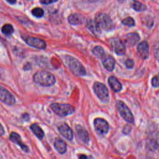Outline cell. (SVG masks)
Returning a JSON list of instances; mask_svg holds the SVG:
<instances>
[{"instance_id":"1","label":"cell","mask_w":159,"mask_h":159,"mask_svg":"<svg viewBox=\"0 0 159 159\" xmlns=\"http://www.w3.org/2000/svg\"><path fill=\"white\" fill-rule=\"evenodd\" d=\"M63 60L67 67L74 75L78 76L86 75V70L78 60L72 56L67 55L63 57Z\"/></svg>"},{"instance_id":"2","label":"cell","mask_w":159,"mask_h":159,"mask_svg":"<svg viewBox=\"0 0 159 159\" xmlns=\"http://www.w3.org/2000/svg\"><path fill=\"white\" fill-rule=\"evenodd\" d=\"M34 81L43 86H50L55 84V78L53 74L45 71H39L34 75Z\"/></svg>"},{"instance_id":"3","label":"cell","mask_w":159,"mask_h":159,"mask_svg":"<svg viewBox=\"0 0 159 159\" xmlns=\"http://www.w3.org/2000/svg\"><path fill=\"white\" fill-rule=\"evenodd\" d=\"M95 21L97 22L101 29L106 31L112 30L114 28L113 22L111 17L106 14L100 12L96 15Z\"/></svg>"},{"instance_id":"4","label":"cell","mask_w":159,"mask_h":159,"mask_svg":"<svg viewBox=\"0 0 159 159\" xmlns=\"http://www.w3.org/2000/svg\"><path fill=\"white\" fill-rule=\"evenodd\" d=\"M50 107L56 114L61 117L70 115L75 111V107L69 104L54 102L50 105Z\"/></svg>"},{"instance_id":"5","label":"cell","mask_w":159,"mask_h":159,"mask_svg":"<svg viewBox=\"0 0 159 159\" xmlns=\"http://www.w3.org/2000/svg\"><path fill=\"white\" fill-rule=\"evenodd\" d=\"M93 89L98 98L102 102L106 103L109 101V91L105 84L100 82H95L93 85Z\"/></svg>"},{"instance_id":"6","label":"cell","mask_w":159,"mask_h":159,"mask_svg":"<svg viewBox=\"0 0 159 159\" xmlns=\"http://www.w3.org/2000/svg\"><path fill=\"white\" fill-rule=\"evenodd\" d=\"M117 107L120 115L129 123H134V117L129 108L121 101H117Z\"/></svg>"},{"instance_id":"7","label":"cell","mask_w":159,"mask_h":159,"mask_svg":"<svg viewBox=\"0 0 159 159\" xmlns=\"http://www.w3.org/2000/svg\"><path fill=\"white\" fill-rule=\"evenodd\" d=\"M24 40L29 45L38 49H45L47 47L46 43L42 39L32 37V36H23Z\"/></svg>"},{"instance_id":"8","label":"cell","mask_w":159,"mask_h":159,"mask_svg":"<svg viewBox=\"0 0 159 159\" xmlns=\"http://www.w3.org/2000/svg\"><path fill=\"white\" fill-rule=\"evenodd\" d=\"M94 126L96 131L101 135L107 134L109 129V125L107 122L104 119L100 117H98L94 119Z\"/></svg>"},{"instance_id":"9","label":"cell","mask_w":159,"mask_h":159,"mask_svg":"<svg viewBox=\"0 0 159 159\" xmlns=\"http://www.w3.org/2000/svg\"><path fill=\"white\" fill-rule=\"evenodd\" d=\"M111 47L114 52L119 55H123L125 53V45L123 41L119 38H112L110 40Z\"/></svg>"},{"instance_id":"10","label":"cell","mask_w":159,"mask_h":159,"mask_svg":"<svg viewBox=\"0 0 159 159\" xmlns=\"http://www.w3.org/2000/svg\"><path fill=\"white\" fill-rule=\"evenodd\" d=\"M0 101L6 104L12 105L15 103L14 96L6 88L0 86Z\"/></svg>"},{"instance_id":"11","label":"cell","mask_w":159,"mask_h":159,"mask_svg":"<svg viewBox=\"0 0 159 159\" xmlns=\"http://www.w3.org/2000/svg\"><path fill=\"white\" fill-rule=\"evenodd\" d=\"M75 130L76 135L81 141L86 143L89 141V135L84 127L80 125H78L75 127Z\"/></svg>"},{"instance_id":"12","label":"cell","mask_w":159,"mask_h":159,"mask_svg":"<svg viewBox=\"0 0 159 159\" xmlns=\"http://www.w3.org/2000/svg\"><path fill=\"white\" fill-rule=\"evenodd\" d=\"M58 129L60 132V133L66 139L69 140H71L73 137V133L70 128V127L66 123H63L60 124Z\"/></svg>"},{"instance_id":"13","label":"cell","mask_w":159,"mask_h":159,"mask_svg":"<svg viewBox=\"0 0 159 159\" xmlns=\"http://www.w3.org/2000/svg\"><path fill=\"white\" fill-rule=\"evenodd\" d=\"M102 63L104 67L109 71H112L115 67L116 61L114 58L111 55H104L102 58Z\"/></svg>"},{"instance_id":"14","label":"cell","mask_w":159,"mask_h":159,"mask_svg":"<svg viewBox=\"0 0 159 159\" xmlns=\"http://www.w3.org/2000/svg\"><path fill=\"white\" fill-rule=\"evenodd\" d=\"M9 139L11 142L17 144L22 148V150H23L24 152H27L29 151L28 147L26 145H25L24 143H23V142H22L20 136L17 133L12 132L9 135Z\"/></svg>"},{"instance_id":"15","label":"cell","mask_w":159,"mask_h":159,"mask_svg":"<svg viewBox=\"0 0 159 159\" xmlns=\"http://www.w3.org/2000/svg\"><path fill=\"white\" fill-rule=\"evenodd\" d=\"M137 51L142 58L146 59L149 55V46L147 41H142L137 46Z\"/></svg>"},{"instance_id":"16","label":"cell","mask_w":159,"mask_h":159,"mask_svg":"<svg viewBox=\"0 0 159 159\" xmlns=\"http://www.w3.org/2000/svg\"><path fill=\"white\" fill-rule=\"evenodd\" d=\"M140 39V36L137 33L132 32L127 34L124 37V42L127 45L133 46L139 42Z\"/></svg>"},{"instance_id":"17","label":"cell","mask_w":159,"mask_h":159,"mask_svg":"<svg viewBox=\"0 0 159 159\" xmlns=\"http://www.w3.org/2000/svg\"><path fill=\"white\" fill-rule=\"evenodd\" d=\"M87 28L94 35H99L101 34V28L95 21V20L88 19L86 23Z\"/></svg>"},{"instance_id":"18","label":"cell","mask_w":159,"mask_h":159,"mask_svg":"<svg viewBox=\"0 0 159 159\" xmlns=\"http://www.w3.org/2000/svg\"><path fill=\"white\" fill-rule=\"evenodd\" d=\"M108 83L111 88L115 92H119L122 89L121 83L114 76H111L108 78Z\"/></svg>"},{"instance_id":"19","label":"cell","mask_w":159,"mask_h":159,"mask_svg":"<svg viewBox=\"0 0 159 159\" xmlns=\"http://www.w3.org/2000/svg\"><path fill=\"white\" fill-rule=\"evenodd\" d=\"M54 147L55 150L60 153H65L66 151V144L61 139L57 138L54 142Z\"/></svg>"},{"instance_id":"20","label":"cell","mask_w":159,"mask_h":159,"mask_svg":"<svg viewBox=\"0 0 159 159\" xmlns=\"http://www.w3.org/2000/svg\"><path fill=\"white\" fill-rule=\"evenodd\" d=\"M83 17L76 13L72 14L68 17V22L71 25H78L83 22Z\"/></svg>"},{"instance_id":"21","label":"cell","mask_w":159,"mask_h":159,"mask_svg":"<svg viewBox=\"0 0 159 159\" xmlns=\"http://www.w3.org/2000/svg\"><path fill=\"white\" fill-rule=\"evenodd\" d=\"M30 129L34 135L39 139H42L44 136V133L40 127L37 124H33L30 125Z\"/></svg>"},{"instance_id":"22","label":"cell","mask_w":159,"mask_h":159,"mask_svg":"<svg viewBox=\"0 0 159 159\" xmlns=\"http://www.w3.org/2000/svg\"><path fill=\"white\" fill-rule=\"evenodd\" d=\"M132 7L136 11H144L147 9V6L140 1L134 0L131 4Z\"/></svg>"},{"instance_id":"23","label":"cell","mask_w":159,"mask_h":159,"mask_svg":"<svg viewBox=\"0 0 159 159\" xmlns=\"http://www.w3.org/2000/svg\"><path fill=\"white\" fill-rule=\"evenodd\" d=\"M92 53L94 55L98 58H102L105 55V52L103 48L101 46H96L92 50Z\"/></svg>"},{"instance_id":"24","label":"cell","mask_w":159,"mask_h":159,"mask_svg":"<svg viewBox=\"0 0 159 159\" xmlns=\"http://www.w3.org/2000/svg\"><path fill=\"white\" fill-rule=\"evenodd\" d=\"M1 31L6 35H10L14 32V28L12 25L9 24H7L2 26L1 29Z\"/></svg>"},{"instance_id":"25","label":"cell","mask_w":159,"mask_h":159,"mask_svg":"<svg viewBox=\"0 0 159 159\" xmlns=\"http://www.w3.org/2000/svg\"><path fill=\"white\" fill-rule=\"evenodd\" d=\"M122 24L128 27H133L135 25V20L132 17H127L122 20Z\"/></svg>"},{"instance_id":"26","label":"cell","mask_w":159,"mask_h":159,"mask_svg":"<svg viewBox=\"0 0 159 159\" xmlns=\"http://www.w3.org/2000/svg\"><path fill=\"white\" fill-rule=\"evenodd\" d=\"M32 14L36 17H42L43 16L44 11L40 7H35L32 10Z\"/></svg>"},{"instance_id":"27","label":"cell","mask_w":159,"mask_h":159,"mask_svg":"<svg viewBox=\"0 0 159 159\" xmlns=\"http://www.w3.org/2000/svg\"><path fill=\"white\" fill-rule=\"evenodd\" d=\"M152 85L153 87H158L159 86V74L154 76L152 79Z\"/></svg>"},{"instance_id":"28","label":"cell","mask_w":159,"mask_h":159,"mask_svg":"<svg viewBox=\"0 0 159 159\" xmlns=\"http://www.w3.org/2000/svg\"><path fill=\"white\" fill-rule=\"evenodd\" d=\"M125 65L127 68H132L134 66V61L132 59H127L125 61Z\"/></svg>"},{"instance_id":"29","label":"cell","mask_w":159,"mask_h":159,"mask_svg":"<svg viewBox=\"0 0 159 159\" xmlns=\"http://www.w3.org/2000/svg\"><path fill=\"white\" fill-rule=\"evenodd\" d=\"M153 52L156 59L159 61V45H155L153 47Z\"/></svg>"},{"instance_id":"30","label":"cell","mask_w":159,"mask_h":159,"mask_svg":"<svg viewBox=\"0 0 159 159\" xmlns=\"http://www.w3.org/2000/svg\"><path fill=\"white\" fill-rule=\"evenodd\" d=\"M130 131H131V126H130L129 125H125V127H124L123 132L125 134H129Z\"/></svg>"},{"instance_id":"31","label":"cell","mask_w":159,"mask_h":159,"mask_svg":"<svg viewBox=\"0 0 159 159\" xmlns=\"http://www.w3.org/2000/svg\"><path fill=\"white\" fill-rule=\"evenodd\" d=\"M58 0H40V2L43 4H49L57 1Z\"/></svg>"},{"instance_id":"32","label":"cell","mask_w":159,"mask_h":159,"mask_svg":"<svg viewBox=\"0 0 159 159\" xmlns=\"http://www.w3.org/2000/svg\"><path fill=\"white\" fill-rule=\"evenodd\" d=\"M4 134V130L2 125L0 123V135H2Z\"/></svg>"},{"instance_id":"33","label":"cell","mask_w":159,"mask_h":159,"mask_svg":"<svg viewBox=\"0 0 159 159\" xmlns=\"http://www.w3.org/2000/svg\"><path fill=\"white\" fill-rule=\"evenodd\" d=\"M22 118L25 120H29V114H24L23 116H22Z\"/></svg>"},{"instance_id":"34","label":"cell","mask_w":159,"mask_h":159,"mask_svg":"<svg viewBox=\"0 0 159 159\" xmlns=\"http://www.w3.org/2000/svg\"><path fill=\"white\" fill-rule=\"evenodd\" d=\"M88 157L86 155H84V154H82V155H80L79 156V159H87Z\"/></svg>"},{"instance_id":"35","label":"cell","mask_w":159,"mask_h":159,"mask_svg":"<svg viewBox=\"0 0 159 159\" xmlns=\"http://www.w3.org/2000/svg\"><path fill=\"white\" fill-rule=\"evenodd\" d=\"M9 4H14L16 3V0H6Z\"/></svg>"},{"instance_id":"36","label":"cell","mask_w":159,"mask_h":159,"mask_svg":"<svg viewBox=\"0 0 159 159\" xmlns=\"http://www.w3.org/2000/svg\"><path fill=\"white\" fill-rule=\"evenodd\" d=\"M119 1H124V0H118Z\"/></svg>"},{"instance_id":"37","label":"cell","mask_w":159,"mask_h":159,"mask_svg":"<svg viewBox=\"0 0 159 159\" xmlns=\"http://www.w3.org/2000/svg\"><path fill=\"white\" fill-rule=\"evenodd\" d=\"M27 1H30V0H27Z\"/></svg>"}]
</instances>
